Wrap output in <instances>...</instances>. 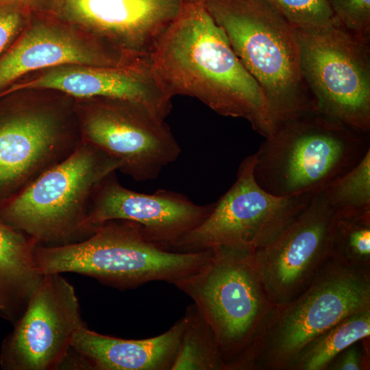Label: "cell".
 <instances>
[{
  "mask_svg": "<svg viewBox=\"0 0 370 370\" xmlns=\"http://www.w3.org/2000/svg\"><path fill=\"white\" fill-rule=\"evenodd\" d=\"M370 308V269L331 259L291 302L275 306L241 370H290L301 351L345 318Z\"/></svg>",
  "mask_w": 370,
  "mask_h": 370,
  "instance_id": "8992f818",
  "label": "cell"
},
{
  "mask_svg": "<svg viewBox=\"0 0 370 370\" xmlns=\"http://www.w3.org/2000/svg\"><path fill=\"white\" fill-rule=\"evenodd\" d=\"M210 249L206 262L173 284L186 294L215 338L227 370H241L275 306L256 269L253 251Z\"/></svg>",
  "mask_w": 370,
  "mask_h": 370,
  "instance_id": "5b68a950",
  "label": "cell"
},
{
  "mask_svg": "<svg viewBox=\"0 0 370 370\" xmlns=\"http://www.w3.org/2000/svg\"><path fill=\"white\" fill-rule=\"evenodd\" d=\"M256 153L241 163L236 180L214 203L208 217L171 248L193 252L219 246L255 251L274 241L305 209L313 195L280 197L267 192L255 180Z\"/></svg>",
  "mask_w": 370,
  "mask_h": 370,
  "instance_id": "9c48e42d",
  "label": "cell"
},
{
  "mask_svg": "<svg viewBox=\"0 0 370 370\" xmlns=\"http://www.w3.org/2000/svg\"><path fill=\"white\" fill-rule=\"evenodd\" d=\"M295 28L336 25L327 0H267Z\"/></svg>",
  "mask_w": 370,
  "mask_h": 370,
  "instance_id": "cb8c5ba5",
  "label": "cell"
},
{
  "mask_svg": "<svg viewBox=\"0 0 370 370\" xmlns=\"http://www.w3.org/2000/svg\"><path fill=\"white\" fill-rule=\"evenodd\" d=\"M313 110L360 132L370 131L369 43L336 25L295 28Z\"/></svg>",
  "mask_w": 370,
  "mask_h": 370,
  "instance_id": "ba28073f",
  "label": "cell"
},
{
  "mask_svg": "<svg viewBox=\"0 0 370 370\" xmlns=\"http://www.w3.org/2000/svg\"><path fill=\"white\" fill-rule=\"evenodd\" d=\"M69 119L54 106L29 104L0 120V191L13 199L74 152L82 135Z\"/></svg>",
  "mask_w": 370,
  "mask_h": 370,
  "instance_id": "4fadbf2b",
  "label": "cell"
},
{
  "mask_svg": "<svg viewBox=\"0 0 370 370\" xmlns=\"http://www.w3.org/2000/svg\"><path fill=\"white\" fill-rule=\"evenodd\" d=\"M37 244L0 219V315L17 321L43 275L35 262Z\"/></svg>",
  "mask_w": 370,
  "mask_h": 370,
  "instance_id": "d6986e66",
  "label": "cell"
},
{
  "mask_svg": "<svg viewBox=\"0 0 370 370\" xmlns=\"http://www.w3.org/2000/svg\"><path fill=\"white\" fill-rule=\"evenodd\" d=\"M256 152L254 175L280 197L325 191L370 150L369 134L314 110L277 123Z\"/></svg>",
  "mask_w": 370,
  "mask_h": 370,
  "instance_id": "7a4b0ae2",
  "label": "cell"
},
{
  "mask_svg": "<svg viewBox=\"0 0 370 370\" xmlns=\"http://www.w3.org/2000/svg\"><path fill=\"white\" fill-rule=\"evenodd\" d=\"M330 259L344 267L370 269V212L336 216Z\"/></svg>",
  "mask_w": 370,
  "mask_h": 370,
  "instance_id": "7402d4cb",
  "label": "cell"
},
{
  "mask_svg": "<svg viewBox=\"0 0 370 370\" xmlns=\"http://www.w3.org/2000/svg\"><path fill=\"white\" fill-rule=\"evenodd\" d=\"M184 316L185 326L171 370H227L213 333L194 304Z\"/></svg>",
  "mask_w": 370,
  "mask_h": 370,
  "instance_id": "44dd1931",
  "label": "cell"
},
{
  "mask_svg": "<svg viewBox=\"0 0 370 370\" xmlns=\"http://www.w3.org/2000/svg\"><path fill=\"white\" fill-rule=\"evenodd\" d=\"M163 92L194 97L219 114L243 118L264 137L274 123L264 93L243 65L204 0H191L149 57Z\"/></svg>",
  "mask_w": 370,
  "mask_h": 370,
  "instance_id": "6da1fadb",
  "label": "cell"
},
{
  "mask_svg": "<svg viewBox=\"0 0 370 370\" xmlns=\"http://www.w3.org/2000/svg\"><path fill=\"white\" fill-rule=\"evenodd\" d=\"M236 55L260 86L274 126L313 110L295 27L267 0H204Z\"/></svg>",
  "mask_w": 370,
  "mask_h": 370,
  "instance_id": "3957f363",
  "label": "cell"
},
{
  "mask_svg": "<svg viewBox=\"0 0 370 370\" xmlns=\"http://www.w3.org/2000/svg\"><path fill=\"white\" fill-rule=\"evenodd\" d=\"M185 326L183 316L165 332L145 339H124L82 328L71 351L82 367L95 370H171Z\"/></svg>",
  "mask_w": 370,
  "mask_h": 370,
  "instance_id": "ac0fdd59",
  "label": "cell"
},
{
  "mask_svg": "<svg viewBox=\"0 0 370 370\" xmlns=\"http://www.w3.org/2000/svg\"><path fill=\"white\" fill-rule=\"evenodd\" d=\"M370 336V308L354 313L310 341L299 354L290 370H326L347 347Z\"/></svg>",
  "mask_w": 370,
  "mask_h": 370,
  "instance_id": "ffe728a7",
  "label": "cell"
},
{
  "mask_svg": "<svg viewBox=\"0 0 370 370\" xmlns=\"http://www.w3.org/2000/svg\"><path fill=\"white\" fill-rule=\"evenodd\" d=\"M23 17L16 5H0V55L20 32Z\"/></svg>",
  "mask_w": 370,
  "mask_h": 370,
  "instance_id": "4316f807",
  "label": "cell"
},
{
  "mask_svg": "<svg viewBox=\"0 0 370 370\" xmlns=\"http://www.w3.org/2000/svg\"><path fill=\"white\" fill-rule=\"evenodd\" d=\"M369 337L352 344L339 353L326 370H369Z\"/></svg>",
  "mask_w": 370,
  "mask_h": 370,
  "instance_id": "484cf974",
  "label": "cell"
},
{
  "mask_svg": "<svg viewBox=\"0 0 370 370\" xmlns=\"http://www.w3.org/2000/svg\"><path fill=\"white\" fill-rule=\"evenodd\" d=\"M337 26L368 42L370 38V0H327Z\"/></svg>",
  "mask_w": 370,
  "mask_h": 370,
  "instance_id": "d4e9b609",
  "label": "cell"
},
{
  "mask_svg": "<svg viewBox=\"0 0 370 370\" xmlns=\"http://www.w3.org/2000/svg\"><path fill=\"white\" fill-rule=\"evenodd\" d=\"M191 0H61L64 16L135 64L149 63L154 45Z\"/></svg>",
  "mask_w": 370,
  "mask_h": 370,
  "instance_id": "9a60e30c",
  "label": "cell"
},
{
  "mask_svg": "<svg viewBox=\"0 0 370 370\" xmlns=\"http://www.w3.org/2000/svg\"><path fill=\"white\" fill-rule=\"evenodd\" d=\"M214 205H197L181 193L164 189L153 194L134 192L123 186L114 171L92 193L86 228L90 235L108 221H130L142 227L149 241L169 250L208 217Z\"/></svg>",
  "mask_w": 370,
  "mask_h": 370,
  "instance_id": "5bb4252c",
  "label": "cell"
},
{
  "mask_svg": "<svg viewBox=\"0 0 370 370\" xmlns=\"http://www.w3.org/2000/svg\"><path fill=\"white\" fill-rule=\"evenodd\" d=\"M210 250L176 252L149 241L142 227L127 220H110L86 238L58 246L37 245L39 273H75L96 278L121 290L153 281H175L196 271Z\"/></svg>",
  "mask_w": 370,
  "mask_h": 370,
  "instance_id": "277c9868",
  "label": "cell"
},
{
  "mask_svg": "<svg viewBox=\"0 0 370 370\" xmlns=\"http://www.w3.org/2000/svg\"><path fill=\"white\" fill-rule=\"evenodd\" d=\"M50 69L32 80L12 86L7 92L49 89L79 99H121L139 104L162 120L171 112V99L157 83L149 64L121 66L67 64Z\"/></svg>",
  "mask_w": 370,
  "mask_h": 370,
  "instance_id": "2e32d148",
  "label": "cell"
},
{
  "mask_svg": "<svg viewBox=\"0 0 370 370\" xmlns=\"http://www.w3.org/2000/svg\"><path fill=\"white\" fill-rule=\"evenodd\" d=\"M86 99L88 104L79 110L82 141L118 160L119 171L133 180L156 179L180 155L167 123L145 107L121 99Z\"/></svg>",
  "mask_w": 370,
  "mask_h": 370,
  "instance_id": "30bf717a",
  "label": "cell"
},
{
  "mask_svg": "<svg viewBox=\"0 0 370 370\" xmlns=\"http://www.w3.org/2000/svg\"><path fill=\"white\" fill-rule=\"evenodd\" d=\"M336 219L325 191L315 194L274 241L253 252L262 283L275 306L299 296L330 260Z\"/></svg>",
  "mask_w": 370,
  "mask_h": 370,
  "instance_id": "7c38bea8",
  "label": "cell"
},
{
  "mask_svg": "<svg viewBox=\"0 0 370 370\" xmlns=\"http://www.w3.org/2000/svg\"><path fill=\"white\" fill-rule=\"evenodd\" d=\"M325 193L338 217L370 212V150L354 168L328 187Z\"/></svg>",
  "mask_w": 370,
  "mask_h": 370,
  "instance_id": "603a6c76",
  "label": "cell"
},
{
  "mask_svg": "<svg viewBox=\"0 0 370 370\" xmlns=\"http://www.w3.org/2000/svg\"><path fill=\"white\" fill-rule=\"evenodd\" d=\"M67 64L129 65L121 56L101 45L85 42L56 25L37 23L27 29L0 58V90L29 72Z\"/></svg>",
  "mask_w": 370,
  "mask_h": 370,
  "instance_id": "e0dca14e",
  "label": "cell"
},
{
  "mask_svg": "<svg viewBox=\"0 0 370 370\" xmlns=\"http://www.w3.org/2000/svg\"><path fill=\"white\" fill-rule=\"evenodd\" d=\"M118 160L82 141L74 152L49 169L0 211V219L31 237L37 245L82 241L88 205L97 184L119 170Z\"/></svg>",
  "mask_w": 370,
  "mask_h": 370,
  "instance_id": "52a82bcc",
  "label": "cell"
},
{
  "mask_svg": "<svg viewBox=\"0 0 370 370\" xmlns=\"http://www.w3.org/2000/svg\"><path fill=\"white\" fill-rule=\"evenodd\" d=\"M25 1L27 0H0V5H16V3Z\"/></svg>",
  "mask_w": 370,
  "mask_h": 370,
  "instance_id": "83f0119b",
  "label": "cell"
},
{
  "mask_svg": "<svg viewBox=\"0 0 370 370\" xmlns=\"http://www.w3.org/2000/svg\"><path fill=\"white\" fill-rule=\"evenodd\" d=\"M85 326L73 286L61 274L44 275L2 344L1 365L8 370L57 369Z\"/></svg>",
  "mask_w": 370,
  "mask_h": 370,
  "instance_id": "8fae6325",
  "label": "cell"
}]
</instances>
